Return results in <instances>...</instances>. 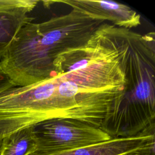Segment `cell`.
<instances>
[{"label":"cell","instance_id":"9c48e42d","mask_svg":"<svg viewBox=\"0 0 155 155\" xmlns=\"http://www.w3.org/2000/svg\"><path fill=\"white\" fill-rule=\"evenodd\" d=\"M29 0H0V10L18 8L27 4Z\"/></svg>","mask_w":155,"mask_h":155},{"label":"cell","instance_id":"7c38bea8","mask_svg":"<svg viewBox=\"0 0 155 155\" xmlns=\"http://www.w3.org/2000/svg\"><path fill=\"white\" fill-rule=\"evenodd\" d=\"M0 143H1V142H0Z\"/></svg>","mask_w":155,"mask_h":155},{"label":"cell","instance_id":"277c9868","mask_svg":"<svg viewBox=\"0 0 155 155\" xmlns=\"http://www.w3.org/2000/svg\"><path fill=\"white\" fill-rule=\"evenodd\" d=\"M16 50L21 62L35 73L44 78L54 73L56 56L45 22L25 23L16 35Z\"/></svg>","mask_w":155,"mask_h":155},{"label":"cell","instance_id":"ba28073f","mask_svg":"<svg viewBox=\"0 0 155 155\" xmlns=\"http://www.w3.org/2000/svg\"><path fill=\"white\" fill-rule=\"evenodd\" d=\"M36 147L33 126L15 131L2 139L0 155H28Z\"/></svg>","mask_w":155,"mask_h":155},{"label":"cell","instance_id":"8992f818","mask_svg":"<svg viewBox=\"0 0 155 155\" xmlns=\"http://www.w3.org/2000/svg\"><path fill=\"white\" fill-rule=\"evenodd\" d=\"M154 124L140 133L126 137H111L96 144L44 155H121L131 152L154 150ZM28 155H38L30 153Z\"/></svg>","mask_w":155,"mask_h":155},{"label":"cell","instance_id":"6da1fadb","mask_svg":"<svg viewBox=\"0 0 155 155\" xmlns=\"http://www.w3.org/2000/svg\"><path fill=\"white\" fill-rule=\"evenodd\" d=\"M99 36L117 54L126 82L100 128L111 137L136 136L154 123L155 33L141 35L104 22Z\"/></svg>","mask_w":155,"mask_h":155},{"label":"cell","instance_id":"7a4b0ae2","mask_svg":"<svg viewBox=\"0 0 155 155\" xmlns=\"http://www.w3.org/2000/svg\"><path fill=\"white\" fill-rule=\"evenodd\" d=\"M59 81L56 74L0 93V142L15 131L54 118L78 119L99 126L95 115L60 94Z\"/></svg>","mask_w":155,"mask_h":155},{"label":"cell","instance_id":"3957f363","mask_svg":"<svg viewBox=\"0 0 155 155\" xmlns=\"http://www.w3.org/2000/svg\"><path fill=\"white\" fill-rule=\"evenodd\" d=\"M33 130L36 147L31 153L38 155L79 148L111 138L99 127L70 118L46 120L34 125Z\"/></svg>","mask_w":155,"mask_h":155},{"label":"cell","instance_id":"52a82bcc","mask_svg":"<svg viewBox=\"0 0 155 155\" xmlns=\"http://www.w3.org/2000/svg\"><path fill=\"white\" fill-rule=\"evenodd\" d=\"M39 2L38 0H29L23 6L0 10V61L20 28L27 22L32 21L29 13Z\"/></svg>","mask_w":155,"mask_h":155},{"label":"cell","instance_id":"30bf717a","mask_svg":"<svg viewBox=\"0 0 155 155\" xmlns=\"http://www.w3.org/2000/svg\"><path fill=\"white\" fill-rule=\"evenodd\" d=\"M14 87H15V85L0 68V93Z\"/></svg>","mask_w":155,"mask_h":155},{"label":"cell","instance_id":"8fae6325","mask_svg":"<svg viewBox=\"0 0 155 155\" xmlns=\"http://www.w3.org/2000/svg\"><path fill=\"white\" fill-rule=\"evenodd\" d=\"M154 150L145 151H135L131 152L121 155H154Z\"/></svg>","mask_w":155,"mask_h":155},{"label":"cell","instance_id":"5b68a950","mask_svg":"<svg viewBox=\"0 0 155 155\" xmlns=\"http://www.w3.org/2000/svg\"><path fill=\"white\" fill-rule=\"evenodd\" d=\"M47 4L62 3L88 17L102 21H108L120 28L130 30L141 24L140 16L128 5L113 1L54 0L42 1Z\"/></svg>","mask_w":155,"mask_h":155}]
</instances>
